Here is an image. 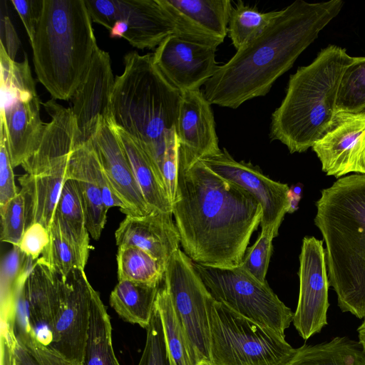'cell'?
I'll use <instances>...</instances> for the list:
<instances>
[{"label": "cell", "mask_w": 365, "mask_h": 365, "mask_svg": "<svg viewBox=\"0 0 365 365\" xmlns=\"http://www.w3.org/2000/svg\"><path fill=\"white\" fill-rule=\"evenodd\" d=\"M172 207L182 251L193 262L217 267L241 264L262 217L252 195L201 160L179 158Z\"/></svg>", "instance_id": "6da1fadb"}, {"label": "cell", "mask_w": 365, "mask_h": 365, "mask_svg": "<svg viewBox=\"0 0 365 365\" xmlns=\"http://www.w3.org/2000/svg\"><path fill=\"white\" fill-rule=\"evenodd\" d=\"M343 5L341 0H297L280 10L259 34L218 66L204 85L205 98L211 105L235 109L248 100L265 96Z\"/></svg>", "instance_id": "7a4b0ae2"}, {"label": "cell", "mask_w": 365, "mask_h": 365, "mask_svg": "<svg viewBox=\"0 0 365 365\" xmlns=\"http://www.w3.org/2000/svg\"><path fill=\"white\" fill-rule=\"evenodd\" d=\"M314 224L326 244L329 286L341 312L365 318V175H349L321 191Z\"/></svg>", "instance_id": "3957f363"}, {"label": "cell", "mask_w": 365, "mask_h": 365, "mask_svg": "<svg viewBox=\"0 0 365 365\" xmlns=\"http://www.w3.org/2000/svg\"><path fill=\"white\" fill-rule=\"evenodd\" d=\"M353 60L345 48L329 45L310 64L299 67L272 115L270 139L280 141L290 153L312 148L333 122L341 79Z\"/></svg>", "instance_id": "277c9868"}, {"label": "cell", "mask_w": 365, "mask_h": 365, "mask_svg": "<svg viewBox=\"0 0 365 365\" xmlns=\"http://www.w3.org/2000/svg\"><path fill=\"white\" fill-rule=\"evenodd\" d=\"M123 64V72L115 77L111 97L115 125L140 142L162 179L166 135L176 127L181 93L157 68L153 53L128 52Z\"/></svg>", "instance_id": "5b68a950"}, {"label": "cell", "mask_w": 365, "mask_h": 365, "mask_svg": "<svg viewBox=\"0 0 365 365\" xmlns=\"http://www.w3.org/2000/svg\"><path fill=\"white\" fill-rule=\"evenodd\" d=\"M85 0H43L33 43L38 81L55 100H70L98 47Z\"/></svg>", "instance_id": "8992f818"}, {"label": "cell", "mask_w": 365, "mask_h": 365, "mask_svg": "<svg viewBox=\"0 0 365 365\" xmlns=\"http://www.w3.org/2000/svg\"><path fill=\"white\" fill-rule=\"evenodd\" d=\"M207 312L212 365H284L295 353L284 336L212 296Z\"/></svg>", "instance_id": "52a82bcc"}, {"label": "cell", "mask_w": 365, "mask_h": 365, "mask_svg": "<svg viewBox=\"0 0 365 365\" xmlns=\"http://www.w3.org/2000/svg\"><path fill=\"white\" fill-rule=\"evenodd\" d=\"M0 133L5 137L11 164L21 165L37 150L46 123L41 99L26 54L21 62L10 58L0 42Z\"/></svg>", "instance_id": "ba28073f"}, {"label": "cell", "mask_w": 365, "mask_h": 365, "mask_svg": "<svg viewBox=\"0 0 365 365\" xmlns=\"http://www.w3.org/2000/svg\"><path fill=\"white\" fill-rule=\"evenodd\" d=\"M192 264L214 299L285 336L294 313L267 282H259L240 266L225 268Z\"/></svg>", "instance_id": "9c48e42d"}, {"label": "cell", "mask_w": 365, "mask_h": 365, "mask_svg": "<svg viewBox=\"0 0 365 365\" xmlns=\"http://www.w3.org/2000/svg\"><path fill=\"white\" fill-rule=\"evenodd\" d=\"M163 283L199 363L210 362L207 304L211 294L182 250L168 261Z\"/></svg>", "instance_id": "30bf717a"}, {"label": "cell", "mask_w": 365, "mask_h": 365, "mask_svg": "<svg viewBox=\"0 0 365 365\" xmlns=\"http://www.w3.org/2000/svg\"><path fill=\"white\" fill-rule=\"evenodd\" d=\"M84 270L76 268L61 275L60 308L48 346L75 365L83 364L95 291Z\"/></svg>", "instance_id": "8fae6325"}, {"label": "cell", "mask_w": 365, "mask_h": 365, "mask_svg": "<svg viewBox=\"0 0 365 365\" xmlns=\"http://www.w3.org/2000/svg\"><path fill=\"white\" fill-rule=\"evenodd\" d=\"M201 161L219 176L252 195L262 208V230L278 235L281 223L290 208L287 184L270 179L250 163L237 161L225 148L218 154Z\"/></svg>", "instance_id": "7c38bea8"}, {"label": "cell", "mask_w": 365, "mask_h": 365, "mask_svg": "<svg viewBox=\"0 0 365 365\" xmlns=\"http://www.w3.org/2000/svg\"><path fill=\"white\" fill-rule=\"evenodd\" d=\"M299 293L293 324L307 340L327 324L329 287L323 241L304 237L299 255Z\"/></svg>", "instance_id": "4fadbf2b"}, {"label": "cell", "mask_w": 365, "mask_h": 365, "mask_svg": "<svg viewBox=\"0 0 365 365\" xmlns=\"http://www.w3.org/2000/svg\"><path fill=\"white\" fill-rule=\"evenodd\" d=\"M66 177L74 181L85 213L90 236L98 240L103 230L108 207L118 197L113 190L90 140L78 144L70 153Z\"/></svg>", "instance_id": "5bb4252c"}, {"label": "cell", "mask_w": 365, "mask_h": 365, "mask_svg": "<svg viewBox=\"0 0 365 365\" xmlns=\"http://www.w3.org/2000/svg\"><path fill=\"white\" fill-rule=\"evenodd\" d=\"M312 149L327 175H365V113L336 111L330 127Z\"/></svg>", "instance_id": "9a60e30c"}, {"label": "cell", "mask_w": 365, "mask_h": 365, "mask_svg": "<svg viewBox=\"0 0 365 365\" xmlns=\"http://www.w3.org/2000/svg\"><path fill=\"white\" fill-rule=\"evenodd\" d=\"M114 83L110 55L98 47L70 99L82 143L91 138L102 120L115 125L111 106Z\"/></svg>", "instance_id": "2e32d148"}, {"label": "cell", "mask_w": 365, "mask_h": 365, "mask_svg": "<svg viewBox=\"0 0 365 365\" xmlns=\"http://www.w3.org/2000/svg\"><path fill=\"white\" fill-rule=\"evenodd\" d=\"M215 51L171 34L153 53V62L168 81L184 93L200 89L212 78L219 66Z\"/></svg>", "instance_id": "e0dca14e"}, {"label": "cell", "mask_w": 365, "mask_h": 365, "mask_svg": "<svg viewBox=\"0 0 365 365\" xmlns=\"http://www.w3.org/2000/svg\"><path fill=\"white\" fill-rule=\"evenodd\" d=\"M18 297L24 310V331L49 346L61 304V275L36 260Z\"/></svg>", "instance_id": "ac0fdd59"}, {"label": "cell", "mask_w": 365, "mask_h": 365, "mask_svg": "<svg viewBox=\"0 0 365 365\" xmlns=\"http://www.w3.org/2000/svg\"><path fill=\"white\" fill-rule=\"evenodd\" d=\"M158 1L180 38L217 49L228 34L229 0Z\"/></svg>", "instance_id": "d6986e66"}, {"label": "cell", "mask_w": 365, "mask_h": 365, "mask_svg": "<svg viewBox=\"0 0 365 365\" xmlns=\"http://www.w3.org/2000/svg\"><path fill=\"white\" fill-rule=\"evenodd\" d=\"M125 215L144 216L153 212L138 186L115 125L102 120L89 140Z\"/></svg>", "instance_id": "ffe728a7"}, {"label": "cell", "mask_w": 365, "mask_h": 365, "mask_svg": "<svg viewBox=\"0 0 365 365\" xmlns=\"http://www.w3.org/2000/svg\"><path fill=\"white\" fill-rule=\"evenodd\" d=\"M175 127L179 158L187 163L218 154L221 149L211 104L200 89L181 93Z\"/></svg>", "instance_id": "44dd1931"}, {"label": "cell", "mask_w": 365, "mask_h": 365, "mask_svg": "<svg viewBox=\"0 0 365 365\" xmlns=\"http://www.w3.org/2000/svg\"><path fill=\"white\" fill-rule=\"evenodd\" d=\"M118 247H138L166 267L180 245L172 213L153 212L144 216L126 215L115 232Z\"/></svg>", "instance_id": "7402d4cb"}, {"label": "cell", "mask_w": 365, "mask_h": 365, "mask_svg": "<svg viewBox=\"0 0 365 365\" xmlns=\"http://www.w3.org/2000/svg\"><path fill=\"white\" fill-rule=\"evenodd\" d=\"M43 106L51 116L36 152L21 167L28 174L43 173L68 156L80 143L81 135L71 108L52 98Z\"/></svg>", "instance_id": "603a6c76"}, {"label": "cell", "mask_w": 365, "mask_h": 365, "mask_svg": "<svg viewBox=\"0 0 365 365\" xmlns=\"http://www.w3.org/2000/svg\"><path fill=\"white\" fill-rule=\"evenodd\" d=\"M117 21L128 24L124 36L132 46L153 49L175 34V26L158 0H115Z\"/></svg>", "instance_id": "cb8c5ba5"}, {"label": "cell", "mask_w": 365, "mask_h": 365, "mask_svg": "<svg viewBox=\"0 0 365 365\" xmlns=\"http://www.w3.org/2000/svg\"><path fill=\"white\" fill-rule=\"evenodd\" d=\"M69 155L43 173H26L19 178L25 205L26 229L34 223H40L50 230L67 179Z\"/></svg>", "instance_id": "d4e9b609"}, {"label": "cell", "mask_w": 365, "mask_h": 365, "mask_svg": "<svg viewBox=\"0 0 365 365\" xmlns=\"http://www.w3.org/2000/svg\"><path fill=\"white\" fill-rule=\"evenodd\" d=\"M115 127L148 205L153 212L173 214L164 184L150 157L137 139Z\"/></svg>", "instance_id": "484cf974"}, {"label": "cell", "mask_w": 365, "mask_h": 365, "mask_svg": "<svg viewBox=\"0 0 365 365\" xmlns=\"http://www.w3.org/2000/svg\"><path fill=\"white\" fill-rule=\"evenodd\" d=\"M52 224L87 264L91 249L90 234L77 187L71 179L67 178L63 184Z\"/></svg>", "instance_id": "4316f807"}, {"label": "cell", "mask_w": 365, "mask_h": 365, "mask_svg": "<svg viewBox=\"0 0 365 365\" xmlns=\"http://www.w3.org/2000/svg\"><path fill=\"white\" fill-rule=\"evenodd\" d=\"M160 284L118 281L110 294V305L123 321L147 329Z\"/></svg>", "instance_id": "83f0119b"}, {"label": "cell", "mask_w": 365, "mask_h": 365, "mask_svg": "<svg viewBox=\"0 0 365 365\" xmlns=\"http://www.w3.org/2000/svg\"><path fill=\"white\" fill-rule=\"evenodd\" d=\"M284 365H365V351L359 341L346 336L297 348Z\"/></svg>", "instance_id": "f1b7e54d"}, {"label": "cell", "mask_w": 365, "mask_h": 365, "mask_svg": "<svg viewBox=\"0 0 365 365\" xmlns=\"http://www.w3.org/2000/svg\"><path fill=\"white\" fill-rule=\"evenodd\" d=\"M82 365H120L113 349L110 318L96 290L91 302L90 327Z\"/></svg>", "instance_id": "f546056e"}, {"label": "cell", "mask_w": 365, "mask_h": 365, "mask_svg": "<svg viewBox=\"0 0 365 365\" xmlns=\"http://www.w3.org/2000/svg\"><path fill=\"white\" fill-rule=\"evenodd\" d=\"M155 305L159 311L171 365H198L187 334L177 316L170 294L161 282Z\"/></svg>", "instance_id": "4dcf8cb0"}, {"label": "cell", "mask_w": 365, "mask_h": 365, "mask_svg": "<svg viewBox=\"0 0 365 365\" xmlns=\"http://www.w3.org/2000/svg\"><path fill=\"white\" fill-rule=\"evenodd\" d=\"M118 279L159 285L165 266L145 251L133 246L118 247Z\"/></svg>", "instance_id": "1f68e13d"}, {"label": "cell", "mask_w": 365, "mask_h": 365, "mask_svg": "<svg viewBox=\"0 0 365 365\" xmlns=\"http://www.w3.org/2000/svg\"><path fill=\"white\" fill-rule=\"evenodd\" d=\"M279 12H262L239 1L230 11L227 34L236 50L259 34Z\"/></svg>", "instance_id": "d6a6232c"}, {"label": "cell", "mask_w": 365, "mask_h": 365, "mask_svg": "<svg viewBox=\"0 0 365 365\" xmlns=\"http://www.w3.org/2000/svg\"><path fill=\"white\" fill-rule=\"evenodd\" d=\"M4 336L15 365H75L26 331L14 329Z\"/></svg>", "instance_id": "836d02e7"}, {"label": "cell", "mask_w": 365, "mask_h": 365, "mask_svg": "<svg viewBox=\"0 0 365 365\" xmlns=\"http://www.w3.org/2000/svg\"><path fill=\"white\" fill-rule=\"evenodd\" d=\"M336 111L365 113V57H354L339 84Z\"/></svg>", "instance_id": "e575fe53"}, {"label": "cell", "mask_w": 365, "mask_h": 365, "mask_svg": "<svg viewBox=\"0 0 365 365\" xmlns=\"http://www.w3.org/2000/svg\"><path fill=\"white\" fill-rule=\"evenodd\" d=\"M49 233V243L37 261L63 277H66L76 268L85 269L86 264L53 224L51 225Z\"/></svg>", "instance_id": "d590c367"}, {"label": "cell", "mask_w": 365, "mask_h": 365, "mask_svg": "<svg viewBox=\"0 0 365 365\" xmlns=\"http://www.w3.org/2000/svg\"><path fill=\"white\" fill-rule=\"evenodd\" d=\"M1 240L19 246L26 230L24 200L19 191L18 195L0 205Z\"/></svg>", "instance_id": "8d00e7d4"}, {"label": "cell", "mask_w": 365, "mask_h": 365, "mask_svg": "<svg viewBox=\"0 0 365 365\" xmlns=\"http://www.w3.org/2000/svg\"><path fill=\"white\" fill-rule=\"evenodd\" d=\"M273 232L261 230L254 245L247 249L240 265L246 272L262 283L267 282L266 275L272 251Z\"/></svg>", "instance_id": "74e56055"}, {"label": "cell", "mask_w": 365, "mask_h": 365, "mask_svg": "<svg viewBox=\"0 0 365 365\" xmlns=\"http://www.w3.org/2000/svg\"><path fill=\"white\" fill-rule=\"evenodd\" d=\"M146 330L145 344L138 365H171L161 317L155 303L150 324Z\"/></svg>", "instance_id": "f35d334b"}, {"label": "cell", "mask_w": 365, "mask_h": 365, "mask_svg": "<svg viewBox=\"0 0 365 365\" xmlns=\"http://www.w3.org/2000/svg\"><path fill=\"white\" fill-rule=\"evenodd\" d=\"M179 163V143L175 128L166 135V148L160 166L161 178L173 204L177 190Z\"/></svg>", "instance_id": "ab89813d"}, {"label": "cell", "mask_w": 365, "mask_h": 365, "mask_svg": "<svg viewBox=\"0 0 365 365\" xmlns=\"http://www.w3.org/2000/svg\"><path fill=\"white\" fill-rule=\"evenodd\" d=\"M13 169L5 137L0 133V205L19 192L15 183Z\"/></svg>", "instance_id": "60d3db41"}, {"label": "cell", "mask_w": 365, "mask_h": 365, "mask_svg": "<svg viewBox=\"0 0 365 365\" xmlns=\"http://www.w3.org/2000/svg\"><path fill=\"white\" fill-rule=\"evenodd\" d=\"M49 241V231L41 224L34 223L26 229L18 247L26 257L36 261Z\"/></svg>", "instance_id": "b9f144b4"}, {"label": "cell", "mask_w": 365, "mask_h": 365, "mask_svg": "<svg viewBox=\"0 0 365 365\" xmlns=\"http://www.w3.org/2000/svg\"><path fill=\"white\" fill-rule=\"evenodd\" d=\"M43 0H12L11 3L17 11L24 26L30 44L34 42L39 21Z\"/></svg>", "instance_id": "7bdbcfd3"}, {"label": "cell", "mask_w": 365, "mask_h": 365, "mask_svg": "<svg viewBox=\"0 0 365 365\" xmlns=\"http://www.w3.org/2000/svg\"><path fill=\"white\" fill-rule=\"evenodd\" d=\"M85 3L93 23L98 24L110 31L117 21L115 0H85Z\"/></svg>", "instance_id": "ee69618b"}, {"label": "cell", "mask_w": 365, "mask_h": 365, "mask_svg": "<svg viewBox=\"0 0 365 365\" xmlns=\"http://www.w3.org/2000/svg\"><path fill=\"white\" fill-rule=\"evenodd\" d=\"M2 24L4 25L6 41L5 42L1 41H0L3 43L6 51L10 58L15 60V57L19 47L18 36L8 16H4V21H2Z\"/></svg>", "instance_id": "f6af8a7d"}, {"label": "cell", "mask_w": 365, "mask_h": 365, "mask_svg": "<svg viewBox=\"0 0 365 365\" xmlns=\"http://www.w3.org/2000/svg\"><path fill=\"white\" fill-rule=\"evenodd\" d=\"M128 31V24L126 21H117L110 30V38H123Z\"/></svg>", "instance_id": "bcb514c9"}, {"label": "cell", "mask_w": 365, "mask_h": 365, "mask_svg": "<svg viewBox=\"0 0 365 365\" xmlns=\"http://www.w3.org/2000/svg\"><path fill=\"white\" fill-rule=\"evenodd\" d=\"M359 342L361 345L363 349L365 351V319L359 327L358 329Z\"/></svg>", "instance_id": "7dc6e473"}, {"label": "cell", "mask_w": 365, "mask_h": 365, "mask_svg": "<svg viewBox=\"0 0 365 365\" xmlns=\"http://www.w3.org/2000/svg\"><path fill=\"white\" fill-rule=\"evenodd\" d=\"M198 365H212V364L208 361H203L200 362Z\"/></svg>", "instance_id": "c3c4849f"}, {"label": "cell", "mask_w": 365, "mask_h": 365, "mask_svg": "<svg viewBox=\"0 0 365 365\" xmlns=\"http://www.w3.org/2000/svg\"><path fill=\"white\" fill-rule=\"evenodd\" d=\"M13 358V357H12ZM13 365H15L14 362V360H13Z\"/></svg>", "instance_id": "681fc988"}]
</instances>
